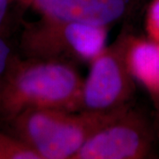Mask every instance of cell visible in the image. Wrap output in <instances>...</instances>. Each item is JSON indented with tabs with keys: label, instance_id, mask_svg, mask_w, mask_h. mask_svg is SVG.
Returning a JSON list of instances; mask_svg holds the SVG:
<instances>
[{
	"label": "cell",
	"instance_id": "cell-9",
	"mask_svg": "<svg viewBox=\"0 0 159 159\" xmlns=\"http://www.w3.org/2000/svg\"><path fill=\"white\" fill-rule=\"evenodd\" d=\"M10 48L6 44V43L0 38V74H2L6 71L9 56H10Z\"/></svg>",
	"mask_w": 159,
	"mask_h": 159
},
{
	"label": "cell",
	"instance_id": "cell-6",
	"mask_svg": "<svg viewBox=\"0 0 159 159\" xmlns=\"http://www.w3.org/2000/svg\"><path fill=\"white\" fill-rule=\"evenodd\" d=\"M42 17L109 28L132 14L142 0H25Z\"/></svg>",
	"mask_w": 159,
	"mask_h": 159
},
{
	"label": "cell",
	"instance_id": "cell-4",
	"mask_svg": "<svg viewBox=\"0 0 159 159\" xmlns=\"http://www.w3.org/2000/svg\"><path fill=\"white\" fill-rule=\"evenodd\" d=\"M130 33L124 29L90 63L83 80L80 111H109L127 106L135 85L126 61Z\"/></svg>",
	"mask_w": 159,
	"mask_h": 159
},
{
	"label": "cell",
	"instance_id": "cell-7",
	"mask_svg": "<svg viewBox=\"0 0 159 159\" xmlns=\"http://www.w3.org/2000/svg\"><path fill=\"white\" fill-rule=\"evenodd\" d=\"M126 61L134 80L149 93L153 101L159 97V43L130 34Z\"/></svg>",
	"mask_w": 159,
	"mask_h": 159
},
{
	"label": "cell",
	"instance_id": "cell-3",
	"mask_svg": "<svg viewBox=\"0 0 159 159\" xmlns=\"http://www.w3.org/2000/svg\"><path fill=\"white\" fill-rule=\"evenodd\" d=\"M108 28L42 17L29 28L25 45L34 58L89 63L106 47Z\"/></svg>",
	"mask_w": 159,
	"mask_h": 159
},
{
	"label": "cell",
	"instance_id": "cell-2",
	"mask_svg": "<svg viewBox=\"0 0 159 159\" xmlns=\"http://www.w3.org/2000/svg\"><path fill=\"white\" fill-rule=\"evenodd\" d=\"M127 106L109 111L28 110L19 116L17 125L23 142L40 159H73L93 134Z\"/></svg>",
	"mask_w": 159,
	"mask_h": 159
},
{
	"label": "cell",
	"instance_id": "cell-1",
	"mask_svg": "<svg viewBox=\"0 0 159 159\" xmlns=\"http://www.w3.org/2000/svg\"><path fill=\"white\" fill-rule=\"evenodd\" d=\"M82 83L75 65L34 58L15 70L4 103L12 113L38 109L79 111Z\"/></svg>",
	"mask_w": 159,
	"mask_h": 159
},
{
	"label": "cell",
	"instance_id": "cell-5",
	"mask_svg": "<svg viewBox=\"0 0 159 159\" xmlns=\"http://www.w3.org/2000/svg\"><path fill=\"white\" fill-rule=\"evenodd\" d=\"M155 126L130 105L92 134L73 159H143L154 155Z\"/></svg>",
	"mask_w": 159,
	"mask_h": 159
},
{
	"label": "cell",
	"instance_id": "cell-10",
	"mask_svg": "<svg viewBox=\"0 0 159 159\" xmlns=\"http://www.w3.org/2000/svg\"><path fill=\"white\" fill-rule=\"evenodd\" d=\"M11 0H0V26L6 17V11Z\"/></svg>",
	"mask_w": 159,
	"mask_h": 159
},
{
	"label": "cell",
	"instance_id": "cell-11",
	"mask_svg": "<svg viewBox=\"0 0 159 159\" xmlns=\"http://www.w3.org/2000/svg\"><path fill=\"white\" fill-rule=\"evenodd\" d=\"M154 103H155V108H156V119L154 122V126H155L157 140L159 141V97L154 101Z\"/></svg>",
	"mask_w": 159,
	"mask_h": 159
},
{
	"label": "cell",
	"instance_id": "cell-8",
	"mask_svg": "<svg viewBox=\"0 0 159 159\" xmlns=\"http://www.w3.org/2000/svg\"><path fill=\"white\" fill-rule=\"evenodd\" d=\"M145 30L148 39L159 43V0H150L145 15Z\"/></svg>",
	"mask_w": 159,
	"mask_h": 159
}]
</instances>
